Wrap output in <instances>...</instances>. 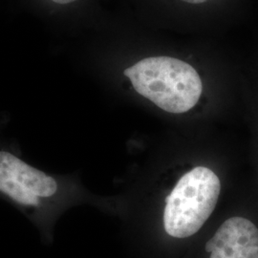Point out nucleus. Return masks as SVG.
Instances as JSON below:
<instances>
[{"instance_id":"obj_1","label":"nucleus","mask_w":258,"mask_h":258,"mask_svg":"<svg viewBox=\"0 0 258 258\" xmlns=\"http://www.w3.org/2000/svg\"><path fill=\"white\" fill-rule=\"evenodd\" d=\"M143 97L168 113L190 110L203 91L200 76L191 65L170 56H152L124 70Z\"/></svg>"},{"instance_id":"obj_2","label":"nucleus","mask_w":258,"mask_h":258,"mask_svg":"<svg viewBox=\"0 0 258 258\" xmlns=\"http://www.w3.org/2000/svg\"><path fill=\"white\" fill-rule=\"evenodd\" d=\"M221 184L212 169L197 166L177 182L166 197L164 227L168 235L186 238L199 231L214 211Z\"/></svg>"},{"instance_id":"obj_3","label":"nucleus","mask_w":258,"mask_h":258,"mask_svg":"<svg viewBox=\"0 0 258 258\" xmlns=\"http://www.w3.org/2000/svg\"><path fill=\"white\" fill-rule=\"evenodd\" d=\"M210 258H258L257 227L234 216L226 220L206 244Z\"/></svg>"},{"instance_id":"obj_4","label":"nucleus","mask_w":258,"mask_h":258,"mask_svg":"<svg viewBox=\"0 0 258 258\" xmlns=\"http://www.w3.org/2000/svg\"><path fill=\"white\" fill-rule=\"evenodd\" d=\"M0 177L8 178L37 197H50L57 190L55 179L6 151L0 152Z\"/></svg>"},{"instance_id":"obj_5","label":"nucleus","mask_w":258,"mask_h":258,"mask_svg":"<svg viewBox=\"0 0 258 258\" xmlns=\"http://www.w3.org/2000/svg\"><path fill=\"white\" fill-rule=\"evenodd\" d=\"M0 189L1 192L8 195L16 202L24 206H37L39 204L38 197L35 194L28 191L21 185L16 184L12 180L5 177H0Z\"/></svg>"},{"instance_id":"obj_6","label":"nucleus","mask_w":258,"mask_h":258,"mask_svg":"<svg viewBox=\"0 0 258 258\" xmlns=\"http://www.w3.org/2000/svg\"><path fill=\"white\" fill-rule=\"evenodd\" d=\"M52 1L57 3V4H69L71 2H74L76 0H52Z\"/></svg>"},{"instance_id":"obj_7","label":"nucleus","mask_w":258,"mask_h":258,"mask_svg":"<svg viewBox=\"0 0 258 258\" xmlns=\"http://www.w3.org/2000/svg\"><path fill=\"white\" fill-rule=\"evenodd\" d=\"M184 2H187V3H191V4H200V3H204L208 0H183Z\"/></svg>"}]
</instances>
